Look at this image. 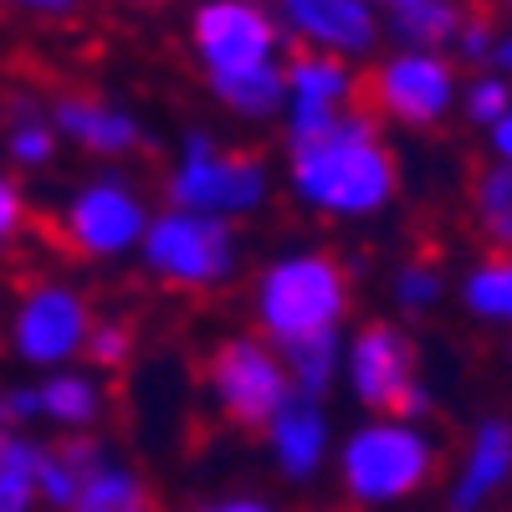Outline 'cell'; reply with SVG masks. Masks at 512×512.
<instances>
[{
	"label": "cell",
	"instance_id": "36",
	"mask_svg": "<svg viewBox=\"0 0 512 512\" xmlns=\"http://www.w3.org/2000/svg\"><path fill=\"white\" fill-rule=\"evenodd\" d=\"M492 62H497L502 72H512V36H502L497 47H492Z\"/></svg>",
	"mask_w": 512,
	"mask_h": 512
},
{
	"label": "cell",
	"instance_id": "33",
	"mask_svg": "<svg viewBox=\"0 0 512 512\" xmlns=\"http://www.w3.org/2000/svg\"><path fill=\"white\" fill-rule=\"evenodd\" d=\"M6 6H16V11H31V16H67L77 0H6Z\"/></svg>",
	"mask_w": 512,
	"mask_h": 512
},
{
	"label": "cell",
	"instance_id": "17",
	"mask_svg": "<svg viewBox=\"0 0 512 512\" xmlns=\"http://www.w3.org/2000/svg\"><path fill=\"white\" fill-rule=\"evenodd\" d=\"M210 88H216V98L241 118H272L287 98V77L272 62H256V67H241V72L210 77Z\"/></svg>",
	"mask_w": 512,
	"mask_h": 512
},
{
	"label": "cell",
	"instance_id": "23",
	"mask_svg": "<svg viewBox=\"0 0 512 512\" xmlns=\"http://www.w3.org/2000/svg\"><path fill=\"white\" fill-rule=\"evenodd\" d=\"M6 154H11L21 169H47L52 154H57V128H52V118H41L31 103H16V108H11V128H6Z\"/></svg>",
	"mask_w": 512,
	"mask_h": 512
},
{
	"label": "cell",
	"instance_id": "19",
	"mask_svg": "<svg viewBox=\"0 0 512 512\" xmlns=\"http://www.w3.org/2000/svg\"><path fill=\"white\" fill-rule=\"evenodd\" d=\"M77 507L82 512H139V507H149V487L128 472V466H113L103 456L93 472H82Z\"/></svg>",
	"mask_w": 512,
	"mask_h": 512
},
{
	"label": "cell",
	"instance_id": "7",
	"mask_svg": "<svg viewBox=\"0 0 512 512\" xmlns=\"http://www.w3.org/2000/svg\"><path fill=\"white\" fill-rule=\"evenodd\" d=\"M205 379H210V395H216L221 415L241 431H267L277 405L287 400V364L267 349L256 344V338H226L216 344L205 364Z\"/></svg>",
	"mask_w": 512,
	"mask_h": 512
},
{
	"label": "cell",
	"instance_id": "2",
	"mask_svg": "<svg viewBox=\"0 0 512 512\" xmlns=\"http://www.w3.org/2000/svg\"><path fill=\"white\" fill-rule=\"evenodd\" d=\"M344 308H349L344 267L323 251L282 256L256 282V318H262L267 338H277V344L318 333V328H338Z\"/></svg>",
	"mask_w": 512,
	"mask_h": 512
},
{
	"label": "cell",
	"instance_id": "21",
	"mask_svg": "<svg viewBox=\"0 0 512 512\" xmlns=\"http://www.w3.org/2000/svg\"><path fill=\"white\" fill-rule=\"evenodd\" d=\"M36 466L41 446L31 436H0V512H26L36 507Z\"/></svg>",
	"mask_w": 512,
	"mask_h": 512
},
{
	"label": "cell",
	"instance_id": "40",
	"mask_svg": "<svg viewBox=\"0 0 512 512\" xmlns=\"http://www.w3.org/2000/svg\"><path fill=\"white\" fill-rule=\"evenodd\" d=\"M0 436H6V431H0Z\"/></svg>",
	"mask_w": 512,
	"mask_h": 512
},
{
	"label": "cell",
	"instance_id": "4",
	"mask_svg": "<svg viewBox=\"0 0 512 512\" xmlns=\"http://www.w3.org/2000/svg\"><path fill=\"white\" fill-rule=\"evenodd\" d=\"M144 267L169 287H221L236 272V236L226 216H205V210L169 205L159 221L144 226Z\"/></svg>",
	"mask_w": 512,
	"mask_h": 512
},
{
	"label": "cell",
	"instance_id": "15",
	"mask_svg": "<svg viewBox=\"0 0 512 512\" xmlns=\"http://www.w3.org/2000/svg\"><path fill=\"white\" fill-rule=\"evenodd\" d=\"M507 482H512V425L507 420H482L477 436H472V451H466L461 477H456L451 507H482Z\"/></svg>",
	"mask_w": 512,
	"mask_h": 512
},
{
	"label": "cell",
	"instance_id": "20",
	"mask_svg": "<svg viewBox=\"0 0 512 512\" xmlns=\"http://www.w3.org/2000/svg\"><path fill=\"white\" fill-rule=\"evenodd\" d=\"M282 354H287V379L297 384V390L323 395L333 384V374H338V333L318 328V333H303V338H287Z\"/></svg>",
	"mask_w": 512,
	"mask_h": 512
},
{
	"label": "cell",
	"instance_id": "13",
	"mask_svg": "<svg viewBox=\"0 0 512 512\" xmlns=\"http://www.w3.org/2000/svg\"><path fill=\"white\" fill-rule=\"evenodd\" d=\"M277 6H282L287 26L323 52L364 57L379 41V21H374L369 0H277Z\"/></svg>",
	"mask_w": 512,
	"mask_h": 512
},
{
	"label": "cell",
	"instance_id": "35",
	"mask_svg": "<svg viewBox=\"0 0 512 512\" xmlns=\"http://www.w3.org/2000/svg\"><path fill=\"white\" fill-rule=\"evenodd\" d=\"M221 512H262L267 507V497H226V502H216Z\"/></svg>",
	"mask_w": 512,
	"mask_h": 512
},
{
	"label": "cell",
	"instance_id": "3",
	"mask_svg": "<svg viewBox=\"0 0 512 512\" xmlns=\"http://www.w3.org/2000/svg\"><path fill=\"white\" fill-rule=\"evenodd\" d=\"M431 472H436V446L405 420L364 425V431L349 436L344 456H338L344 492L354 502H364V507L400 502V497L420 492L425 482H431Z\"/></svg>",
	"mask_w": 512,
	"mask_h": 512
},
{
	"label": "cell",
	"instance_id": "24",
	"mask_svg": "<svg viewBox=\"0 0 512 512\" xmlns=\"http://www.w3.org/2000/svg\"><path fill=\"white\" fill-rule=\"evenodd\" d=\"M461 6L456 0H410V6H400L395 16V31L410 41V47H441V41L456 36L461 26Z\"/></svg>",
	"mask_w": 512,
	"mask_h": 512
},
{
	"label": "cell",
	"instance_id": "25",
	"mask_svg": "<svg viewBox=\"0 0 512 512\" xmlns=\"http://www.w3.org/2000/svg\"><path fill=\"white\" fill-rule=\"evenodd\" d=\"M477 210H482V226L502 246H512V164L507 159L477 175Z\"/></svg>",
	"mask_w": 512,
	"mask_h": 512
},
{
	"label": "cell",
	"instance_id": "6",
	"mask_svg": "<svg viewBox=\"0 0 512 512\" xmlns=\"http://www.w3.org/2000/svg\"><path fill=\"white\" fill-rule=\"evenodd\" d=\"M354 98L379 118L431 128L456 103V67L446 57H436V47H415V52H400L390 62H379L369 77H359Z\"/></svg>",
	"mask_w": 512,
	"mask_h": 512
},
{
	"label": "cell",
	"instance_id": "22",
	"mask_svg": "<svg viewBox=\"0 0 512 512\" xmlns=\"http://www.w3.org/2000/svg\"><path fill=\"white\" fill-rule=\"evenodd\" d=\"M461 303L487 323H512V256H492V262L472 267V277L461 282Z\"/></svg>",
	"mask_w": 512,
	"mask_h": 512
},
{
	"label": "cell",
	"instance_id": "18",
	"mask_svg": "<svg viewBox=\"0 0 512 512\" xmlns=\"http://www.w3.org/2000/svg\"><path fill=\"white\" fill-rule=\"evenodd\" d=\"M282 77H287L292 103H354V93H359V77L338 57H323V52H297Z\"/></svg>",
	"mask_w": 512,
	"mask_h": 512
},
{
	"label": "cell",
	"instance_id": "29",
	"mask_svg": "<svg viewBox=\"0 0 512 512\" xmlns=\"http://www.w3.org/2000/svg\"><path fill=\"white\" fill-rule=\"evenodd\" d=\"M507 108H512V93H507L502 77H482V82H472V93H466V118L472 123H497Z\"/></svg>",
	"mask_w": 512,
	"mask_h": 512
},
{
	"label": "cell",
	"instance_id": "28",
	"mask_svg": "<svg viewBox=\"0 0 512 512\" xmlns=\"http://www.w3.org/2000/svg\"><path fill=\"white\" fill-rule=\"evenodd\" d=\"M82 354H88L98 369H123L128 354H134V333H128L123 323H93V328H88V344H82Z\"/></svg>",
	"mask_w": 512,
	"mask_h": 512
},
{
	"label": "cell",
	"instance_id": "26",
	"mask_svg": "<svg viewBox=\"0 0 512 512\" xmlns=\"http://www.w3.org/2000/svg\"><path fill=\"white\" fill-rule=\"evenodd\" d=\"M77 487H82V472L62 456V451H47L41 446V466H36V502L47 507H77Z\"/></svg>",
	"mask_w": 512,
	"mask_h": 512
},
{
	"label": "cell",
	"instance_id": "9",
	"mask_svg": "<svg viewBox=\"0 0 512 512\" xmlns=\"http://www.w3.org/2000/svg\"><path fill=\"white\" fill-rule=\"evenodd\" d=\"M349 384L369 410H390V415H425L431 410V395L415 384V349L390 323L359 328V338L349 344Z\"/></svg>",
	"mask_w": 512,
	"mask_h": 512
},
{
	"label": "cell",
	"instance_id": "8",
	"mask_svg": "<svg viewBox=\"0 0 512 512\" xmlns=\"http://www.w3.org/2000/svg\"><path fill=\"white\" fill-rule=\"evenodd\" d=\"M93 313L67 282H36L11 313V354L31 369H62L88 344Z\"/></svg>",
	"mask_w": 512,
	"mask_h": 512
},
{
	"label": "cell",
	"instance_id": "16",
	"mask_svg": "<svg viewBox=\"0 0 512 512\" xmlns=\"http://www.w3.org/2000/svg\"><path fill=\"white\" fill-rule=\"evenodd\" d=\"M36 400H41V415L52 425H62V431H88L103 415V390L77 369H52L36 384Z\"/></svg>",
	"mask_w": 512,
	"mask_h": 512
},
{
	"label": "cell",
	"instance_id": "11",
	"mask_svg": "<svg viewBox=\"0 0 512 512\" xmlns=\"http://www.w3.org/2000/svg\"><path fill=\"white\" fill-rule=\"evenodd\" d=\"M190 36H195V52L210 77L272 62V52H277V26L251 0H210V6L195 11Z\"/></svg>",
	"mask_w": 512,
	"mask_h": 512
},
{
	"label": "cell",
	"instance_id": "10",
	"mask_svg": "<svg viewBox=\"0 0 512 512\" xmlns=\"http://www.w3.org/2000/svg\"><path fill=\"white\" fill-rule=\"evenodd\" d=\"M149 216H144V200L128 190L123 180H93L82 185L67 210H62V241L77 256H93V262H108V256L134 251L144 236Z\"/></svg>",
	"mask_w": 512,
	"mask_h": 512
},
{
	"label": "cell",
	"instance_id": "34",
	"mask_svg": "<svg viewBox=\"0 0 512 512\" xmlns=\"http://www.w3.org/2000/svg\"><path fill=\"white\" fill-rule=\"evenodd\" d=\"M492 149H497V154L512 164V108H507V113L492 123Z\"/></svg>",
	"mask_w": 512,
	"mask_h": 512
},
{
	"label": "cell",
	"instance_id": "5",
	"mask_svg": "<svg viewBox=\"0 0 512 512\" xmlns=\"http://www.w3.org/2000/svg\"><path fill=\"white\" fill-rule=\"evenodd\" d=\"M169 205L205 216H246L267 200V164L246 149H216L205 134L185 139V164L164 185Z\"/></svg>",
	"mask_w": 512,
	"mask_h": 512
},
{
	"label": "cell",
	"instance_id": "38",
	"mask_svg": "<svg viewBox=\"0 0 512 512\" xmlns=\"http://www.w3.org/2000/svg\"><path fill=\"white\" fill-rule=\"evenodd\" d=\"M369 6H395L400 11V6H410V0H369Z\"/></svg>",
	"mask_w": 512,
	"mask_h": 512
},
{
	"label": "cell",
	"instance_id": "27",
	"mask_svg": "<svg viewBox=\"0 0 512 512\" xmlns=\"http://www.w3.org/2000/svg\"><path fill=\"white\" fill-rule=\"evenodd\" d=\"M395 303H400L405 313L436 308V303H441V272H436L431 262H410V267H400V277H395Z\"/></svg>",
	"mask_w": 512,
	"mask_h": 512
},
{
	"label": "cell",
	"instance_id": "14",
	"mask_svg": "<svg viewBox=\"0 0 512 512\" xmlns=\"http://www.w3.org/2000/svg\"><path fill=\"white\" fill-rule=\"evenodd\" d=\"M272 456L282 466V477L292 482H313L318 466H323V451H328V420L318 410V395H287L272 415Z\"/></svg>",
	"mask_w": 512,
	"mask_h": 512
},
{
	"label": "cell",
	"instance_id": "37",
	"mask_svg": "<svg viewBox=\"0 0 512 512\" xmlns=\"http://www.w3.org/2000/svg\"><path fill=\"white\" fill-rule=\"evenodd\" d=\"M11 425H16V420H11V395L0 390V431H11Z\"/></svg>",
	"mask_w": 512,
	"mask_h": 512
},
{
	"label": "cell",
	"instance_id": "31",
	"mask_svg": "<svg viewBox=\"0 0 512 512\" xmlns=\"http://www.w3.org/2000/svg\"><path fill=\"white\" fill-rule=\"evenodd\" d=\"M21 226H26V200H21V190H16L6 175H0V251L16 241Z\"/></svg>",
	"mask_w": 512,
	"mask_h": 512
},
{
	"label": "cell",
	"instance_id": "1",
	"mask_svg": "<svg viewBox=\"0 0 512 512\" xmlns=\"http://www.w3.org/2000/svg\"><path fill=\"white\" fill-rule=\"evenodd\" d=\"M292 190L323 216H374L395 200V154L374 139V113L354 103H292Z\"/></svg>",
	"mask_w": 512,
	"mask_h": 512
},
{
	"label": "cell",
	"instance_id": "39",
	"mask_svg": "<svg viewBox=\"0 0 512 512\" xmlns=\"http://www.w3.org/2000/svg\"><path fill=\"white\" fill-rule=\"evenodd\" d=\"M507 6H512V0H507Z\"/></svg>",
	"mask_w": 512,
	"mask_h": 512
},
{
	"label": "cell",
	"instance_id": "12",
	"mask_svg": "<svg viewBox=\"0 0 512 512\" xmlns=\"http://www.w3.org/2000/svg\"><path fill=\"white\" fill-rule=\"evenodd\" d=\"M47 118L62 139H72L82 154H98V159L134 154L144 144V128H139L134 113H123L103 98H88V93H62Z\"/></svg>",
	"mask_w": 512,
	"mask_h": 512
},
{
	"label": "cell",
	"instance_id": "32",
	"mask_svg": "<svg viewBox=\"0 0 512 512\" xmlns=\"http://www.w3.org/2000/svg\"><path fill=\"white\" fill-rule=\"evenodd\" d=\"M6 395H11V420H16V425H26V420L41 415V400H36L31 384H21V390H6Z\"/></svg>",
	"mask_w": 512,
	"mask_h": 512
},
{
	"label": "cell",
	"instance_id": "30",
	"mask_svg": "<svg viewBox=\"0 0 512 512\" xmlns=\"http://www.w3.org/2000/svg\"><path fill=\"white\" fill-rule=\"evenodd\" d=\"M497 26H492V16H461V26H456V52L466 57V62H482V57H492V47H497Z\"/></svg>",
	"mask_w": 512,
	"mask_h": 512
}]
</instances>
